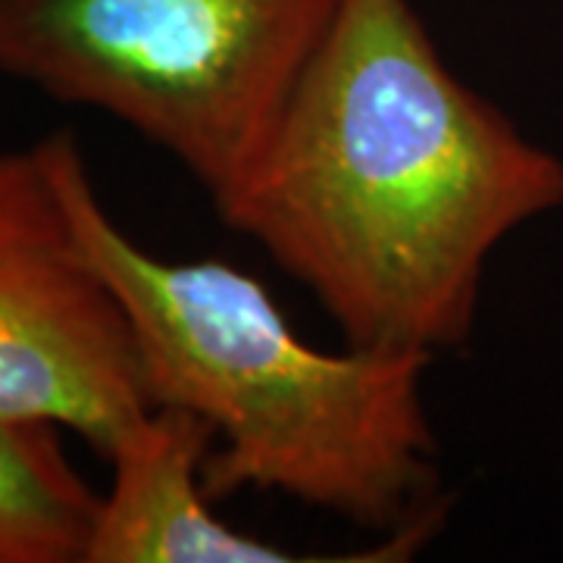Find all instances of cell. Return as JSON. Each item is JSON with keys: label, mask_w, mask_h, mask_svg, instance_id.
<instances>
[{"label": "cell", "mask_w": 563, "mask_h": 563, "mask_svg": "<svg viewBox=\"0 0 563 563\" xmlns=\"http://www.w3.org/2000/svg\"><path fill=\"white\" fill-rule=\"evenodd\" d=\"M222 222L354 347H461L492 254L563 207V161L444 63L410 0H342Z\"/></svg>", "instance_id": "obj_1"}, {"label": "cell", "mask_w": 563, "mask_h": 563, "mask_svg": "<svg viewBox=\"0 0 563 563\" xmlns=\"http://www.w3.org/2000/svg\"><path fill=\"white\" fill-rule=\"evenodd\" d=\"M342 0H0V76L161 147L213 201L261 161Z\"/></svg>", "instance_id": "obj_3"}, {"label": "cell", "mask_w": 563, "mask_h": 563, "mask_svg": "<svg viewBox=\"0 0 563 563\" xmlns=\"http://www.w3.org/2000/svg\"><path fill=\"white\" fill-rule=\"evenodd\" d=\"M147 407L132 325L81 251L44 144L0 151V413L107 454Z\"/></svg>", "instance_id": "obj_4"}, {"label": "cell", "mask_w": 563, "mask_h": 563, "mask_svg": "<svg viewBox=\"0 0 563 563\" xmlns=\"http://www.w3.org/2000/svg\"><path fill=\"white\" fill-rule=\"evenodd\" d=\"M213 429L179 407L151 404L107 448L110 485L98 495L85 563L325 561L244 536L213 510L207 457Z\"/></svg>", "instance_id": "obj_5"}, {"label": "cell", "mask_w": 563, "mask_h": 563, "mask_svg": "<svg viewBox=\"0 0 563 563\" xmlns=\"http://www.w3.org/2000/svg\"><path fill=\"white\" fill-rule=\"evenodd\" d=\"M95 510L60 426L0 413V563H85Z\"/></svg>", "instance_id": "obj_6"}, {"label": "cell", "mask_w": 563, "mask_h": 563, "mask_svg": "<svg viewBox=\"0 0 563 563\" xmlns=\"http://www.w3.org/2000/svg\"><path fill=\"white\" fill-rule=\"evenodd\" d=\"M41 144L81 251L132 325L147 401L213 429V501L279 492L383 539L444 520L439 442L422 401L432 357L307 344L239 266L163 261L141 247L98 198L76 135Z\"/></svg>", "instance_id": "obj_2"}]
</instances>
